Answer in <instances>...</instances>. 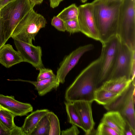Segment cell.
I'll list each match as a JSON object with an SVG mask.
<instances>
[{"instance_id":"obj_34","label":"cell","mask_w":135,"mask_h":135,"mask_svg":"<svg viewBox=\"0 0 135 135\" xmlns=\"http://www.w3.org/2000/svg\"><path fill=\"white\" fill-rule=\"evenodd\" d=\"M31 5L33 8L36 5L41 3L43 0H30Z\"/></svg>"},{"instance_id":"obj_24","label":"cell","mask_w":135,"mask_h":135,"mask_svg":"<svg viewBox=\"0 0 135 135\" xmlns=\"http://www.w3.org/2000/svg\"><path fill=\"white\" fill-rule=\"evenodd\" d=\"M50 122V130L49 135H60L61 131L59 120L57 116L53 112L50 111L48 113Z\"/></svg>"},{"instance_id":"obj_16","label":"cell","mask_w":135,"mask_h":135,"mask_svg":"<svg viewBox=\"0 0 135 135\" xmlns=\"http://www.w3.org/2000/svg\"><path fill=\"white\" fill-rule=\"evenodd\" d=\"M9 81H20L28 82L33 85L35 89L37 91L40 96H42L51 91L53 89H56L59 86V83L57 76L36 81L23 80L20 79L15 80L7 79Z\"/></svg>"},{"instance_id":"obj_40","label":"cell","mask_w":135,"mask_h":135,"mask_svg":"<svg viewBox=\"0 0 135 135\" xmlns=\"http://www.w3.org/2000/svg\"></svg>"},{"instance_id":"obj_19","label":"cell","mask_w":135,"mask_h":135,"mask_svg":"<svg viewBox=\"0 0 135 135\" xmlns=\"http://www.w3.org/2000/svg\"><path fill=\"white\" fill-rule=\"evenodd\" d=\"M120 95L100 87L95 91L94 101L104 106L113 102Z\"/></svg>"},{"instance_id":"obj_12","label":"cell","mask_w":135,"mask_h":135,"mask_svg":"<svg viewBox=\"0 0 135 135\" xmlns=\"http://www.w3.org/2000/svg\"><path fill=\"white\" fill-rule=\"evenodd\" d=\"M93 102L78 101L72 102L79 113L86 135H90L93 131L95 123L92 114L91 104Z\"/></svg>"},{"instance_id":"obj_31","label":"cell","mask_w":135,"mask_h":135,"mask_svg":"<svg viewBox=\"0 0 135 135\" xmlns=\"http://www.w3.org/2000/svg\"><path fill=\"white\" fill-rule=\"evenodd\" d=\"M135 131L126 122L124 131V135H135Z\"/></svg>"},{"instance_id":"obj_7","label":"cell","mask_w":135,"mask_h":135,"mask_svg":"<svg viewBox=\"0 0 135 135\" xmlns=\"http://www.w3.org/2000/svg\"><path fill=\"white\" fill-rule=\"evenodd\" d=\"M135 85L132 82L127 89L114 101L104 106L108 111L118 112L135 131Z\"/></svg>"},{"instance_id":"obj_17","label":"cell","mask_w":135,"mask_h":135,"mask_svg":"<svg viewBox=\"0 0 135 135\" xmlns=\"http://www.w3.org/2000/svg\"><path fill=\"white\" fill-rule=\"evenodd\" d=\"M50 111L46 109L37 110L27 116L21 127L23 135H30L41 119Z\"/></svg>"},{"instance_id":"obj_38","label":"cell","mask_w":135,"mask_h":135,"mask_svg":"<svg viewBox=\"0 0 135 135\" xmlns=\"http://www.w3.org/2000/svg\"><path fill=\"white\" fill-rule=\"evenodd\" d=\"M61 0V2L64 0Z\"/></svg>"},{"instance_id":"obj_36","label":"cell","mask_w":135,"mask_h":135,"mask_svg":"<svg viewBox=\"0 0 135 135\" xmlns=\"http://www.w3.org/2000/svg\"><path fill=\"white\" fill-rule=\"evenodd\" d=\"M8 110L5 108H4L0 104V110Z\"/></svg>"},{"instance_id":"obj_8","label":"cell","mask_w":135,"mask_h":135,"mask_svg":"<svg viewBox=\"0 0 135 135\" xmlns=\"http://www.w3.org/2000/svg\"><path fill=\"white\" fill-rule=\"evenodd\" d=\"M134 67L135 50L131 49L121 40L116 60L109 80L124 76L131 79L132 69Z\"/></svg>"},{"instance_id":"obj_9","label":"cell","mask_w":135,"mask_h":135,"mask_svg":"<svg viewBox=\"0 0 135 135\" xmlns=\"http://www.w3.org/2000/svg\"><path fill=\"white\" fill-rule=\"evenodd\" d=\"M77 19L80 32L89 37L100 41L99 33L93 15L91 3L78 7Z\"/></svg>"},{"instance_id":"obj_18","label":"cell","mask_w":135,"mask_h":135,"mask_svg":"<svg viewBox=\"0 0 135 135\" xmlns=\"http://www.w3.org/2000/svg\"><path fill=\"white\" fill-rule=\"evenodd\" d=\"M132 82L131 79H128L125 76H122L107 81L100 87L120 95Z\"/></svg>"},{"instance_id":"obj_26","label":"cell","mask_w":135,"mask_h":135,"mask_svg":"<svg viewBox=\"0 0 135 135\" xmlns=\"http://www.w3.org/2000/svg\"><path fill=\"white\" fill-rule=\"evenodd\" d=\"M66 31L70 34L80 32V28L77 19L69 20L65 21Z\"/></svg>"},{"instance_id":"obj_21","label":"cell","mask_w":135,"mask_h":135,"mask_svg":"<svg viewBox=\"0 0 135 135\" xmlns=\"http://www.w3.org/2000/svg\"><path fill=\"white\" fill-rule=\"evenodd\" d=\"M50 130V124L48 113L39 121L30 135H49Z\"/></svg>"},{"instance_id":"obj_37","label":"cell","mask_w":135,"mask_h":135,"mask_svg":"<svg viewBox=\"0 0 135 135\" xmlns=\"http://www.w3.org/2000/svg\"><path fill=\"white\" fill-rule=\"evenodd\" d=\"M81 2H83V3H85V2H86L87 1V0H81Z\"/></svg>"},{"instance_id":"obj_22","label":"cell","mask_w":135,"mask_h":135,"mask_svg":"<svg viewBox=\"0 0 135 135\" xmlns=\"http://www.w3.org/2000/svg\"><path fill=\"white\" fill-rule=\"evenodd\" d=\"M15 117L14 114L8 110H0V120L6 128L9 131H11L17 127L14 121Z\"/></svg>"},{"instance_id":"obj_35","label":"cell","mask_w":135,"mask_h":135,"mask_svg":"<svg viewBox=\"0 0 135 135\" xmlns=\"http://www.w3.org/2000/svg\"><path fill=\"white\" fill-rule=\"evenodd\" d=\"M13 0H0V9L3 6Z\"/></svg>"},{"instance_id":"obj_33","label":"cell","mask_w":135,"mask_h":135,"mask_svg":"<svg viewBox=\"0 0 135 135\" xmlns=\"http://www.w3.org/2000/svg\"><path fill=\"white\" fill-rule=\"evenodd\" d=\"M50 6L52 8L57 7L61 2L60 0H49Z\"/></svg>"},{"instance_id":"obj_3","label":"cell","mask_w":135,"mask_h":135,"mask_svg":"<svg viewBox=\"0 0 135 135\" xmlns=\"http://www.w3.org/2000/svg\"><path fill=\"white\" fill-rule=\"evenodd\" d=\"M117 35L122 41L135 50V0H122Z\"/></svg>"},{"instance_id":"obj_30","label":"cell","mask_w":135,"mask_h":135,"mask_svg":"<svg viewBox=\"0 0 135 135\" xmlns=\"http://www.w3.org/2000/svg\"><path fill=\"white\" fill-rule=\"evenodd\" d=\"M5 44L4 30L0 15V48Z\"/></svg>"},{"instance_id":"obj_15","label":"cell","mask_w":135,"mask_h":135,"mask_svg":"<svg viewBox=\"0 0 135 135\" xmlns=\"http://www.w3.org/2000/svg\"><path fill=\"white\" fill-rule=\"evenodd\" d=\"M101 121L113 129L119 135H124L126 121L118 112L108 111L104 114Z\"/></svg>"},{"instance_id":"obj_28","label":"cell","mask_w":135,"mask_h":135,"mask_svg":"<svg viewBox=\"0 0 135 135\" xmlns=\"http://www.w3.org/2000/svg\"><path fill=\"white\" fill-rule=\"evenodd\" d=\"M51 24L59 31L63 32L66 31L65 22L57 16L53 17L52 19Z\"/></svg>"},{"instance_id":"obj_39","label":"cell","mask_w":135,"mask_h":135,"mask_svg":"<svg viewBox=\"0 0 135 135\" xmlns=\"http://www.w3.org/2000/svg\"></svg>"},{"instance_id":"obj_6","label":"cell","mask_w":135,"mask_h":135,"mask_svg":"<svg viewBox=\"0 0 135 135\" xmlns=\"http://www.w3.org/2000/svg\"><path fill=\"white\" fill-rule=\"evenodd\" d=\"M120 42L119 37L116 35L102 43L97 88L109 79L116 60Z\"/></svg>"},{"instance_id":"obj_25","label":"cell","mask_w":135,"mask_h":135,"mask_svg":"<svg viewBox=\"0 0 135 135\" xmlns=\"http://www.w3.org/2000/svg\"><path fill=\"white\" fill-rule=\"evenodd\" d=\"M94 134L96 135H119L113 129L105 124L101 122Z\"/></svg>"},{"instance_id":"obj_2","label":"cell","mask_w":135,"mask_h":135,"mask_svg":"<svg viewBox=\"0 0 135 135\" xmlns=\"http://www.w3.org/2000/svg\"><path fill=\"white\" fill-rule=\"evenodd\" d=\"M122 0H94L91 2L94 18L102 43L117 35Z\"/></svg>"},{"instance_id":"obj_27","label":"cell","mask_w":135,"mask_h":135,"mask_svg":"<svg viewBox=\"0 0 135 135\" xmlns=\"http://www.w3.org/2000/svg\"><path fill=\"white\" fill-rule=\"evenodd\" d=\"M38 75L37 81L50 79L56 76L52 70L44 67L40 69Z\"/></svg>"},{"instance_id":"obj_11","label":"cell","mask_w":135,"mask_h":135,"mask_svg":"<svg viewBox=\"0 0 135 135\" xmlns=\"http://www.w3.org/2000/svg\"><path fill=\"white\" fill-rule=\"evenodd\" d=\"M94 47L93 45L91 44L80 46L64 58L56 72V76L60 83H65L67 75L77 64L81 56Z\"/></svg>"},{"instance_id":"obj_23","label":"cell","mask_w":135,"mask_h":135,"mask_svg":"<svg viewBox=\"0 0 135 135\" xmlns=\"http://www.w3.org/2000/svg\"><path fill=\"white\" fill-rule=\"evenodd\" d=\"M78 8L75 4H72L64 8L57 16L64 22L77 18Z\"/></svg>"},{"instance_id":"obj_10","label":"cell","mask_w":135,"mask_h":135,"mask_svg":"<svg viewBox=\"0 0 135 135\" xmlns=\"http://www.w3.org/2000/svg\"><path fill=\"white\" fill-rule=\"evenodd\" d=\"M13 39L23 62L30 64L37 70L44 67L42 59V50L40 46H35L16 38Z\"/></svg>"},{"instance_id":"obj_1","label":"cell","mask_w":135,"mask_h":135,"mask_svg":"<svg viewBox=\"0 0 135 135\" xmlns=\"http://www.w3.org/2000/svg\"><path fill=\"white\" fill-rule=\"evenodd\" d=\"M99 57L84 69L66 90V101L73 102L78 101L93 102L99 72Z\"/></svg>"},{"instance_id":"obj_4","label":"cell","mask_w":135,"mask_h":135,"mask_svg":"<svg viewBox=\"0 0 135 135\" xmlns=\"http://www.w3.org/2000/svg\"><path fill=\"white\" fill-rule=\"evenodd\" d=\"M33 9L30 0H13L0 9L5 43L11 37L13 30L20 21Z\"/></svg>"},{"instance_id":"obj_13","label":"cell","mask_w":135,"mask_h":135,"mask_svg":"<svg viewBox=\"0 0 135 135\" xmlns=\"http://www.w3.org/2000/svg\"><path fill=\"white\" fill-rule=\"evenodd\" d=\"M0 104L16 116L26 115L32 112L33 108L29 103L16 100L14 96H5L0 94Z\"/></svg>"},{"instance_id":"obj_5","label":"cell","mask_w":135,"mask_h":135,"mask_svg":"<svg viewBox=\"0 0 135 135\" xmlns=\"http://www.w3.org/2000/svg\"><path fill=\"white\" fill-rule=\"evenodd\" d=\"M45 18L33 9L28 12L22 18L15 28L11 37L26 43L32 44V41L40 30L45 27Z\"/></svg>"},{"instance_id":"obj_32","label":"cell","mask_w":135,"mask_h":135,"mask_svg":"<svg viewBox=\"0 0 135 135\" xmlns=\"http://www.w3.org/2000/svg\"><path fill=\"white\" fill-rule=\"evenodd\" d=\"M12 132L7 129L0 120V135H11Z\"/></svg>"},{"instance_id":"obj_20","label":"cell","mask_w":135,"mask_h":135,"mask_svg":"<svg viewBox=\"0 0 135 135\" xmlns=\"http://www.w3.org/2000/svg\"><path fill=\"white\" fill-rule=\"evenodd\" d=\"M64 104L69 123L80 127L83 128L80 118L76 108L72 102H65Z\"/></svg>"},{"instance_id":"obj_29","label":"cell","mask_w":135,"mask_h":135,"mask_svg":"<svg viewBox=\"0 0 135 135\" xmlns=\"http://www.w3.org/2000/svg\"><path fill=\"white\" fill-rule=\"evenodd\" d=\"M72 126L70 128L61 131V135H78L80 133L77 126L72 124Z\"/></svg>"},{"instance_id":"obj_14","label":"cell","mask_w":135,"mask_h":135,"mask_svg":"<svg viewBox=\"0 0 135 135\" xmlns=\"http://www.w3.org/2000/svg\"><path fill=\"white\" fill-rule=\"evenodd\" d=\"M23 62L18 52L10 44H4L0 48V63L6 68H9Z\"/></svg>"}]
</instances>
